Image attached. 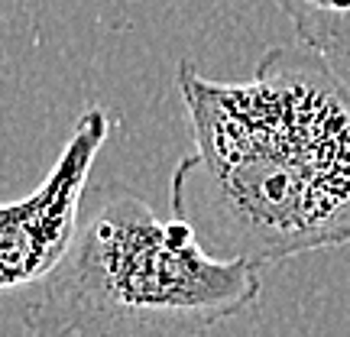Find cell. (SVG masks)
I'll return each instance as SVG.
<instances>
[{"instance_id": "6da1fadb", "label": "cell", "mask_w": 350, "mask_h": 337, "mask_svg": "<svg viewBox=\"0 0 350 337\" xmlns=\"http://www.w3.org/2000/svg\"><path fill=\"white\" fill-rule=\"evenodd\" d=\"M195 152L172 217L217 260L256 269L350 243V85L308 46H273L247 81L178 65Z\"/></svg>"}, {"instance_id": "7a4b0ae2", "label": "cell", "mask_w": 350, "mask_h": 337, "mask_svg": "<svg viewBox=\"0 0 350 337\" xmlns=\"http://www.w3.org/2000/svg\"><path fill=\"white\" fill-rule=\"evenodd\" d=\"M262 275L217 260L182 221H159L137 191H85L68 250L36 282L29 337H211L260 299Z\"/></svg>"}, {"instance_id": "3957f363", "label": "cell", "mask_w": 350, "mask_h": 337, "mask_svg": "<svg viewBox=\"0 0 350 337\" xmlns=\"http://www.w3.org/2000/svg\"><path fill=\"white\" fill-rule=\"evenodd\" d=\"M111 137V117L88 107L36 191L0 204V295L36 286L72 243L94 156Z\"/></svg>"}, {"instance_id": "277c9868", "label": "cell", "mask_w": 350, "mask_h": 337, "mask_svg": "<svg viewBox=\"0 0 350 337\" xmlns=\"http://www.w3.org/2000/svg\"><path fill=\"white\" fill-rule=\"evenodd\" d=\"M301 46L350 59V0H279Z\"/></svg>"}]
</instances>
